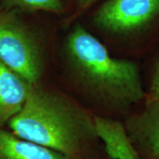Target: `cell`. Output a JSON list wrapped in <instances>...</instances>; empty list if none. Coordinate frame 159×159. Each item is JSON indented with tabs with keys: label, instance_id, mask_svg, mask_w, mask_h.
<instances>
[{
	"label": "cell",
	"instance_id": "1",
	"mask_svg": "<svg viewBox=\"0 0 159 159\" xmlns=\"http://www.w3.org/2000/svg\"><path fill=\"white\" fill-rule=\"evenodd\" d=\"M7 126L16 136L72 159L80 157L97 138L93 117L39 82L30 85L22 108Z\"/></svg>",
	"mask_w": 159,
	"mask_h": 159
},
{
	"label": "cell",
	"instance_id": "11",
	"mask_svg": "<svg viewBox=\"0 0 159 159\" xmlns=\"http://www.w3.org/2000/svg\"><path fill=\"white\" fill-rule=\"evenodd\" d=\"M98 0H76L77 6L74 12L67 20L68 23H73L78 18L82 15L87 10H89Z\"/></svg>",
	"mask_w": 159,
	"mask_h": 159
},
{
	"label": "cell",
	"instance_id": "7",
	"mask_svg": "<svg viewBox=\"0 0 159 159\" xmlns=\"http://www.w3.org/2000/svg\"><path fill=\"white\" fill-rule=\"evenodd\" d=\"M97 138L104 143L112 159H142L121 122L100 116H93Z\"/></svg>",
	"mask_w": 159,
	"mask_h": 159
},
{
	"label": "cell",
	"instance_id": "9",
	"mask_svg": "<svg viewBox=\"0 0 159 159\" xmlns=\"http://www.w3.org/2000/svg\"><path fill=\"white\" fill-rule=\"evenodd\" d=\"M0 6L5 10H13L26 14L38 11L60 14L66 9L63 0H0Z\"/></svg>",
	"mask_w": 159,
	"mask_h": 159
},
{
	"label": "cell",
	"instance_id": "5",
	"mask_svg": "<svg viewBox=\"0 0 159 159\" xmlns=\"http://www.w3.org/2000/svg\"><path fill=\"white\" fill-rule=\"evenodd\" d=\"M125 126L141 158L159 159V98L146 102Z\"/></svg>",
	"mask_w": 159,
	"mask_h": 159
},
{
	"label": "cell",
	"instance_id": "4",
	"mask_svg": "<svg viewBox=\"0 0 159 159\" xmlns=\"http://www.w3.org/2000/svg\"><path fill=\"white\" fill-rule=\"evenodd\" d=\"M159 19V0H106L92 22L99 30L119 36L139 34Z\"/></svg>",
	"mask_w": 159,
	"mask_h": 159
},
{
	"label": "cell",
	"instance_id": "10",
	"mask_svg": "<svg viewBox=\"0 0 159 159\" xmlns=\"http://www.w3.org/2000/svg\"><path fill=\"white\" fill-rule=\"evenodd\" d=\"M159 98V54L156 60L153 68V73L149 82L148 91L146 93L145 100L149 102Z\"/></svg>",
	"mask_w": 159,
	"mask_h": 159
},
{
	"label": "cell",
	"instance_id": "2",
	"mask_svg": "<svg viewBox=\"0 0 159 159\" xmlns=\"http://www.w3.org/2000/svg\"><path fill=\"white\" fill-rule=\"evenodd\" d=\"M64 57L74 81L103 105L125 110L146 97L136 64L112 57L78 23L65 40Z\"/></svg>",
	"mask_w": 159,
	"mask_h": 159
},
{
	"label": "cell",
	"instance_id": "12",
	"mask_svg": "<svg viewBox=\"0 0 159 159\" xmlns=\"http://www.w3.org/2000/svg\"><path fill=\"white\" fill-rule=\"evenodd\" d=\"M1 8H2V7H1V6H0V9H1Z\"/></svg>",
	"mask_w": 159,
	"mask_h": 159
},
{
	"label": "cell",
	"instance_id": "3",
	"mask_svg": "<svg viewBox=\"0 0 159 159\" xmlns=\"http://www.w3.org/2000/svg\"><path fill=\"white\" fill-rule=\"evenodd\" d=\"M26 13L0 9V61L30 85L44 71L43 43Z\"/></svg>",
	"mask_w": 159,
	"mask_h": 159
},
{
	"label": "cell",
	"instance_id": "8",
	"mask_svg": "<svg viewBox=\"0 0 159 159\" xmlns=\"http://www.w3.org/2000/svg\"><path fill=\"white\" fill-rule=\"evenodd\" d=\"M0 159H72L0 128Z\"/></svg>",
	"mask_w": 159,
	"mask_h": 159
},
{
	"label": "cell",
	"instance_id": "6",
	"mask_svg": "<svg viewBox=\"0 0 159 159\" xmlns=\"http://www.w3.org/2000/svg\"><path fill=\"white\" fill-rule=\"evenodd\" d=\"M30 84L0 61V128L21 110Z\"/></svg>",
	"mask_w": 159,
	"mask_h": 159
}]
</instances>
